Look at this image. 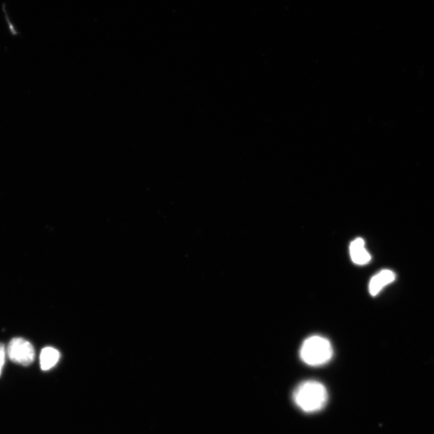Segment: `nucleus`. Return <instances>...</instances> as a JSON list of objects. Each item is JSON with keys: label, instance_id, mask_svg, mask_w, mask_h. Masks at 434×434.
<instances>
[{"label": "nucleus", "instance_id": "obj_7", "mask_svg": "<svg viewBox=\"0 0 434 434\" xmlns=\"http://www.w3.org/2000/svg\"><path fill=\"white\" fill-rule=\"evenodd\" d=\"M3 10H4V13L5 21H6V22L8 23V26H9V31H10L11 34L12 35H19V32L17 31L16 28L14 26V24L12 23L11 21H10V18H9V16L8 14L7 10H6V4L5 3L3 4Z\"/></svg>", "mask_w": 434, "mask_h": 434}, {"label": "nucleus", "instance_id": "obj_4", "mask_svg": "<svg viewBox=\"0 0 434 434\" xmlns=\"http://www.w3.org/2000/svg\"><path fill=\"white\" fill-rule=\"evenodd\" d=\"M350 255L352 262L359 265H364L371 261V255L365 249V240L357 238L350 245Z\"/></svg>", "mask_w": 434, "mask_h": 434}, {"label": "nucleus", "instance_id": "obj_3", "mask_svg": "<svg viewBox=\"0 0 434 434\" xmlns=\"http://www.w3.org/2000/svg\"><path fill=\"white\" fill-rule=\"evenodd\" d=\"M6 352L11 361L23 366L32 365L35 357L32 343L23 338L12 339L9 343Z\"/></svg>", "mask_w": 434, "mask_h": 434}, {"label": "nucleus", "instance_id": "obj_5", "mask_svg": "<svg viewBox=\"0 0 434 434\" xmlns=\"http://www.w3.org/2000/svg\"><path fill=\"white\" fill-rule=\"evenodd\" d=\"M395 280V274L391 270H382L377 275L374 276L369 283V291L372 296L382 291V288L393 282Z\"/></svg>", "mask_w": 434, "mask_h": 434}, {"label": "nucleus", "instance_id": "obj_2", "mask_svg": "<svg viewBox=\"0 0 434 434\" xmlns=\"http://www.w3.org/2000/svg\"><path fill=\"white\" fill-rule=\"evenodd\" d=\"M333 355V348L328 340L313 335L306 340L300 349V357L305 364L317 367L327 364Z\"/></svg>", "mask_w": 434, "mask_h": 434}, {"label": "nucleus", "instance_id": "obj_6", "mask_svg": "<svg viewBox=\"0 0 434 434\" xmlns=\"http://www.w3.org/2000/svg\"><path fill=\"white\" fill-rule=\"evenodd\" d=\"M60 357V354L57 349L47 347L42 350L40 353V362L41 369L48 371L57 364Z\"/></svg>", "mask_w": 434, "mask_h": 434}, {"label": "nucleus", "instance_id": "obj_8", "mask_svg": "<svg viewBox=\"0 0 434 434\" xmlns=\"http://www.w3.org/2000/svg\"><path fill=\"white\" fill-rule=\"evenodd\" d=\"M6 355H7V352H6L5 346L4 343H0V377H1L2 371L5 364Z\"/></svg>", "mask_w": 434, "mask_h": 434}, {"label": "nucleus", "instance_id": "obj_1", "mask_svg": "<svg viewBox=\"0 0 434 434\" xmlns=\"http://www.w3.org/2000/svg\"><path fill=\"white\" fill-rule=\"evenodd\" d=\"M293 399L305 413H316L327 405L328 394L325 386L316 381L301 383L294 389Z\"/></svg>", "mask_w": 434, "mask_h": 434}]
</instances>
